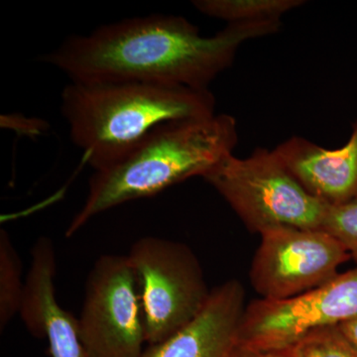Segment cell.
I'll list each match as a JSON object with an SVG mask.
<instances>
[{
  "instance_id": "cell-1",
  "label": "cell",
  "mask_w": 357,
  "mask_h": 357,
  "mask_svg": "<svg viewBox=\"0 0 357 357\" xmlns=\"http://www.w3.org/2000/svg\"><path fill=\"white\" fill-rule=\"evenodd\" d=\"M281 21L227 24L211 37L185 18L151 15L73 36L43 56L72 82H143L208 89L239 47L280 30Z\"/></svg>"
},
{
  "instance_id": "cell-2",
  "label": "cell",
  "mask_w": 357,
  "mask_h": 357,
  "mask_svg": "<svg viewBox=\"0 0 357 357\" xmlns=\"http://www.w3.org/2000/svg\"><path fill=\"white\" fill-rule=\"evenodd\" d=\"M237 141L236 121L229 114L162 124L112 164L95 171L83 208L66 236H72L91 218L119 204L153 197L190 178H203L234 154Z\"/></svg>"
},
{
  "instance_id": "cell-3",
  "label": "cell",
  "mask_w": 357,
  "mask_h": 357,
  "mask_svg": "<svg viewBox=\"0 0 357 357\" xmlns=\"http://www.w3.org/2000/svg\"><path fill=\"white\" fill-rule=\"evenodd\" d=\"M210 89L143 82H70L62 114L70 137L95 171L126 154L168 122L215 114Z\"/></svg>"
},
{
  "instance_id": "cell-4",
  "label": "cell",
  "mask_w": 357,
  "mask_h": 357,
  "mask_svg": "<svg viewBox=\"0 0 357 357\" xmlns=\"http://www.w3.org/2000/svg\"><path fill=\"white\" fill-rule=\"evenodd\" d=\"M203 178L217 190L250 231L276 227L321 229L328 204L312 196L289 172L274 150L250 156L227 155Z\"/></svg>"
},
{
  "instance_id": "cell-5",
  "label": "cell",
  "mask_w": 357,
  "mask_h": 357,
  "mask_svg": "<svg viewBox=\"0 0 357 357\" xmlns=\"http://www.w3.org/2000/svg\"><path fill=\"white\" fill-rule=\"evenodd\" d=\"M128 256L137 279L146 344H158L196 318L211 290L198 258L184 243L145 236Z\"/></svg>"
},
{
  "instance_id": "cell-6",
  "label": "cell",
  "mask_w": 357,
  "mask_h": 357,
  "mask_svg": "<svg viewBox=\"0 0 357 357\" xmlns=\"http://www.w3.org/2000/svg\"><path fill=\"white\" fill-rule=\"evenodd\" d=\"M79 337L89 357H141L146 344L137 279L128 255H102L89 272Z\"/></svg>"
},
{
  "instance_id": "cell-7",
  "label": "cell",
  "mask_w": 357,
  "mask_h": 357,
  "mask_svg": "<svg viewBox=\"0 0 357 357\" xmlns=\"http://www.w3.org/2000/svg\"><path fill=\"white\" fill-rule=\"evenodd\" d=\"M251 263V285L260 299L285 301L325 285L351 259L337 239L323 229L282 227L260 234Z\"/></svg>"
},
{
  "instance_id": "cell-8",
  "label": "cell",
  "mask_w": 357,
  "mask_h": 357,
  "mask_svg": "<svg viewBox=\"0 0 357 357\" xmlns=\"http://www.w3.org/2000/svg\"><path fill=\"white\" fill-rule=\"evenodd\" d=\"M356 317L357 268L293 299L253 301L245 307L236 344L253 351H281L314 328Z\"/></svg>"
},
{
  "instance_id": "cell-9",
  "label": "cell",
  "mask_w": 357,
  "mask_h": 357,
  "mask_svg": "<svg viewBox=\"0 0 357 357\" xmlns=\"http://www.w3.org/2000/svg\"><path fill=\"white\" fill-rule=\"evenodd\" d=\"M32 263L25 278L20 316L28 332L47 338L52 357H89L77 319L56 299V252L47 237H40L32 248Z\"/></svg>"
},
{
  "instance_id": "cell-10",
  "label": "cell",
  "mask_w": 357,
  "mask_h": 357,
  "mask_svg": "<svg viewBox=\"0 0 357 357\" xmlns=\"http://www.w3.org/2000/svg\"><path fill=\"white\" fill-rule=\"evenodd\" d=\"M245 307L243 284L225 282L211 291L196 318L166 340L148 345L141 357H229Z\"/></svg>"
},
{
  "instance_id": "cell-11",
  "label": "cell",
  "mask_w": 357,
  "mask_h": 357,
  "mask_svg": "<svg viewBox=\"0 0 357 357\" xmlns=\"http://www.w3.org/2000/svg\"><path fill=\"white\" fill-rule=\"evenodd\" d=\"M274 151L310 194L330 206L357 199V121L349 142L328 150L305 138L291 137Z\"/></svg>"
},
{
  "instance_id": "cell-12",
  "label": "cell",
  "mask_w": 357,
  "mask_h": 357,
  "mask_svg": "<svg viewBox=\"0 0 357 357\" xmlns=\"http://www.w3.org/2000/svg\"><path fill=\"white\" fill-rule=\"evenodd\" d=\"M197 9L210 17L236 23L281 21L289 11L306 3L302 0H197Z\"/></svg>"
},
{
  "instance_id": "cell-13",
  "label": "cell",
  "mask_w": 357,
  "mask_h": 357,
  "mask_svg": "<svg viewBox=\"0 0 357 357\" xmlns=\"http://www.w3.org/2000/svg\"><path fill=\"white\" fill-rule=\"evenodd\" d=\"M25 280L22 262L6 230H0V331L3 332L11 319L20 314Z\"/></svg>"
},
{
  "instance_id": "cell-14",
  "label": "cell",
  "mask_w": 357,
  "mask_h": 357,
  "mask_svg": "<svg viewBox=\"0 0 357 357\" xmlns=\"http://www.w3.org/2000/svg\"><path fill=\"white\" fill-rule=\"evenodd\" d=\"M281 351L288 357H357L338 326L314 328Z\"/></svg>"
},
{
  "instance_id": "cell-15",
  "label": "cell",
  "mask_w": 357,
  "mask_h": 357,
  "mask_svg": "<svg viewBox=\"0 0 357 357\" xmlns=\"http://www.w3.org/2000/svg\"><path fill=\"white\" fill-rule=\"evenodd\" d=\"M321 229L337 239L357 263V199L328 204Z\"/></svg>"
},
{
  "instance_id": "cell-16",
  "label": "cell",
  "mask_w": 357,
  "mask_h": 357,
  "mask_svg": "<svg viewBox=\"0 0 357 357\" xmlns=\"http://www.w3.org/2000/svg\"><path fill=\"white\" fill-rule=\"evenodd\" d=\"M229 357H288L283 351H261L234 345Z\"/></svg>"
},
{
  "instance_id": "cell-17",
  "label": "cell",
  "mask_w": 357,
  "mask_h": 357,
  "mask_svg": "<svg viewBox=\"0 0 357 357\" xmlns=\"http://www.w3.org/2000/svg\"><path fill=\"white\" fill-rule=\"evenodd\" d=\"M340 332L357 352V317L337 325Z\"/></svg>"
}]
</instances>
